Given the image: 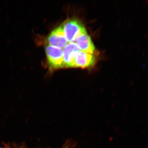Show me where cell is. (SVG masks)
Here are the masks:
<instances>
[{"label": "cell", "instance_id": "cell-5", "mask_svg": "<svg viewBox=\"0 0 148 148\" xmlns=\"http://www.w3.org/2000/svg\"><path fill=\"white\" fill-rule=\"evenodd\" d=\"M96 58L93 54L80 50L75 57L74 67L87 68L92 67L96 63Z\"/></svg>", "mask_w": 148, "mask_h": 148}, {"label": "cell", "instance_id": "cell-7", "mask_svg": "<svg viewBox=\"0 0 148 148\" xmlns=\"http://www.w3.org/2000/svg\"></svg>", "mask_w": 148, "mask_h": 148}, {"label": "cell", "instance_id": "cell-1", "mask_svg": "<svg viewBox=\"0 0 148 148\" xmlns=\"http://www.w3.org/2000/svg\"><path fill=\"white\" fill-rule=\"evenodd\" d=\"M62 24L68 42H74L78 37L86 32L82 23L76 18L69 19Z\"/></svg>", "mask_w": 148, "mask_h": 148}, {"label": "cell", "instance_id": "cell-4", "mask_svg": "<svg viewBox=\"0 0 148 148\" xmlns=\"http://www.w3.org/2000/svg\"><path fill=\"white\" fill-rule=\"evenodd\" d=\"M64 68H73L74 60L80 49L75 42H70L63 49Z\"/></svg>", "mask_w": 148, "mask_h": 148}, {"label": "cell", "instance_id": "cell-2", "mask_svg": "<svg viewBox=\"0 0 148 148\" xmlns=\"http://www.w3.org/2000/svg\"><path fill=\"white\" fill-rule=\"evenodd\" d=\"M45 51L48 66L50 71L64 68L63 49L47 44Z\"/></svg>", "mask_w": 148, "mask_h": 148}, {"label": "cell", "instance_id": "cell-6", "mask_svg": "<svg viewBox=\"0 0 148 148\" xmlns=\"http://www.w3.org/2000/svg\"><path fill=\"white\" fill-rule=\"evenodd\" d=\"M75 42L78 46L80 50L90 54H93L95 52V46L87 32L78 37Z\"/></svg>", "mask_w": 148, "mask_h": 148}, {"label": "cell", "instance_id": "cell-3", "mask_svg": "<svg viewBox=\"0 0 148 148\" xmlns=\"http://www.w3.org/2000/svg\"><path fill=\"white\" fill-rule=\"evenodd\" d=\"M47 45L63 49L68 44L62 24L51 32L46 39Z\"/></svg>", "mask_w": 148, "mask_h": 148}]
</instances>
